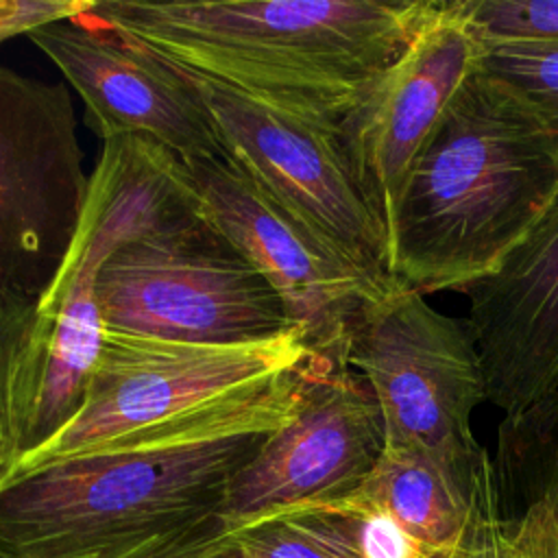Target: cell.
<instances>
[{
	"label": "cell",
	"instance_id": "cell-8",
	"mask_svg": "<svg viewBox=\"0 0 558 558\" xmlns=\"http://www.w3.org/2000/svg\"><path fill=\"white\" fill-rule=\"evenodd\" d=\"M89 174L65 85L0 63V281L35 301L76 235Z\"/></svg>",
	"mask_w": 558,
	"mask_h": 558
},
{
	"label": "cell",
	"instance_id": "cell-2",
	"mask_svg": "<svg viewBox=\"0 0 558 558\" xmlns=\"http://www.w3.org/2000/svg\"><path fill=\"white\" fill-rule=\"evenodd\" d=\"M436 0H96L89 13L177 68L340 126Z\"/></svg>",
	"mask_w": 558,
	"mask_h": 558
},
{
	"label": "cell",
	"instance_id": "cell-18",
	"mask_svg": "<svg viewBox=\"0 0 558 558\" xmlns=\"http://www.w3.org/2000/svg\"><path fill=\"white\" fill-rule=\"evenodd\" d=\"M327 504L342 514L360 558H438L408 534L388 512L362 499L357 493Z\"/></svg>",
	"mask_w": 558,
	"mask_h": 558
},
{
	"label": "cell",
	"instance_id": "cell-17",
	"mask_svg": "<svg viewBox=\"0 0 558 558\" xmlns=\"http://www.w3.org/2000/svg\"><path fill=\"white\" fill-rule=\"evenodd\" d=\"M482 41H558V0H460Z\"/></svg>",
	"mask_w": 558,
	"mask_h": 558
},
{
	"label": "cell",
	"instance_id": "cell-20",
	"mask_svg": "<svg viewBox=\"0 0 558 558\" xmlns=\"http://www.w3.org/2000/svg\"><path fill=\"white\" fill-rule=\"evenodd\" d=\"M501 558H558V504H534L506 523Z\"/></svg>",
	"mask_w": 558,
	"mask_h": 558
},
{
	"label": "cell",
	"instance_id": "cell-13",
	"mask_svg": "<svg viewBox=\"0 0 558 558\" xmlns=\"http://www.w3.org/2000/svg\"><path fill=\"white\" fill-rule=\"evenodd\" d=\"M26 37L78 92L89 126L102 142L146 137L183 163L225 155L190 74L89 11Z\"/></svg>",
	"mask_w": 558,
	"mask_h": 558
},
{
	"label": "cell",
	"instance_id": "cell-11",
	"mask_svg": "<svg viewBox=\"0 0 558 558\" xmlns=\"http://www.w3.org/2000/svg\"><path fill=\"white\" fill-rule=\"evenodd\" d=\"M384 449V418L366 379L347 362L316 353L288 421L231 480L220 527L342 499L364 484Z\"/></svg>",
	"mask_w": 558,
	"mask_h": 558
},
{
	"label": "cell",
	"instance_id": "cell-10",
	"mask_svg": "<svg viewBox=\"0 0 558 558\" xmlns=\"http://www.w3.org/2000/svg\"><path fill=\"white\" fill-rule=\"evenodd\" d=\"M185 72L207 102L222 153L238 168L353 264L379 279H395L384 227L355 183L340 126L268 107Z\"/></svg>",
	"mask_w": 558,
	"mask_h": 558
},
{
	"label": "cell",
	"instance_id": "cell-19",
	"mask_svg": "<svg viewBox=\"0 0 558 558\" xmlns=\"http://www.w3.org/2000/svg\"><path fill=\"white\" fill-rule=\"evenodd\" d=\"M37 301L0 281V480L13 464L11 456V390L17 362L33 325Z\"/></svg>",
	"mask_w": 558,
	"mask_h": 558
},
{
	"label": "cell",
	"instance_id": "cell-3",
	"mask_svg": "<svg viewBox=\"0 0 558 558\" xmlns=\"http://www.w3.org/2000/svg\"><path fill=\"white\" fill-rule=\"evenodd\" d=\"M558 194V142L486 72L414 166L388 235L390 275L429 294L493 275Z\"/></svg>",
	"mask_w": 558,
	"mask_h": 558
},
{
	"label": "cell",
	"instance_id": "cell-1",
	"mask_svg": "<svg viewBox=\"0 0 558 558\" xmlns=\"http://www.w3.org/2000/svg\"><path fill=\"white\" fill-rule=\"evenodd\" d=\"M299 368L122 447L0 482V558H172L220 530L235 473L299 403Z\"/></svg>",
	"mask_w": 558,
	"mask_h": 558
},
{
	"label": "cell",
	"instance_id": "cell-21",
	"mask_svg": "<svg viewBox=\"0 0 558 558\" xmlns=\"http://www.w3.org/2000/svg\"><path fill=\"white\" fill-rule=\"evenodd\" d=\"M96 0H0V41L28 35L39 26L78 17Z\"/></svg>",
	"mask_w": 558,
	"mask_h": 558
},
{
	"label": "cell",
	"instance_id": "cell-7",
	"mask_svg": "<svg viewBox=\"0 0 558 558\" xmlns=\"http://www.w3.org/2000/svg\"><path fill=\"white\" fill-rule=\"evenodd\" d=\"M347 364L377 399L386 445L416 449L469 480L493 473L471 427L486 401V375L466 320L440 314L397 283L362 307Z\"/></svg>",
	"mask_w": 558,
	"mask_h": 558
},
{
	"label": "cell",
	"instance_id": "cell-9",
	"mask_svg": "<svg viewBox=\"0 0 558 558\" xmlns=\"http://www.w3.org/2000/svg\"><path fill=\"white\" fill-rule=\"evenodd\" d=\"M198 214L272 286L312 351L347 362L362 307L395 288L262 190L227 155L185 161Z\"/></svg>",
	"mask_w": 558,
	"mask_h": 558
},
{
	"label": "cell",
	"instance_id": "cell-16",
	"mask_svg": "<svg viewBox=\"0 0 558 558\" xmlns=\"http://www.w3.org/2000/svg\"><path fill=\"white\" fill-rule=\"evenodd\" d=\"M480 70L558 142V41H484Z\"/></svg>",
	"mask_w": 558,
	"mask_h": 558
},
{
	"label": "cell",
	"instance_id": "cell-15",
	"mask_svg": "<svg viewBox=\"0 0 558 558\" xmlns=\"http://www.w3.org/2000/svg\"><path fill=\"white\" fill-rule=\"evenodd\" d=\"M172 558H360L331 504L279 510L246 525L218 530Z\"/></svg>",
	"mask_w": 558,
	"mask_h": 558
},
{
	"label": "cell",
	"instance_id": "cell-14",
	"mask_svg": "<svg viewBox=\"0 0 558 558\" xmlns=\"http://www.w3.org/2000/svg\"><path fill=\"white\" fill-rule=\"evenodd\" d=\"M486 399L517 416L558 392V194L501 266L466 290Z\"/></svg>",
	"mask_w": 558,
	"mask_h": 558
},
{
	"label": "cell",
	"instance_id": "cell-6",
	"mask_svg": "<svg viewBox=\"0 0 558 558\" xmlns=\"http://www.w3.org/2000/svg\"><path fill=\"white\" fill-rule=\"evenodd\" d=\"M312 353L301 331L253 344H190L105 327L98 362L72 421L22 456L2 480L122 447L294 371Z\"/></svg>",
	"mask_w": 558,
	"mask_h": 558
},
{
	"label": "cell",
	"instance_id": "cell-4",
	"mask_svg": "<svg viewBox=\"0 0 558 558\" xmlns=\"http://www.w3.org/2000/svg\"><path fill=\"white\" fill-rule=\"evenodd\" d=\"M196 205L185 163L146 137L102 142L70 251L39 296L11 390L13 464L76 414L105 323L96 281L107 257ZM11 464V466H13Z\"/></svg>",
	"mask_w": 558,
	"mask_h": 558
},
{
	"label": "cell",
	"instance_id": "cell-12",
	"mask_svg": "<svg viewBox=\"0 0 558 558\" xmlns=\"http://www.w3.org/2000/svg\"><path fill=\"white\" fill-rule=\"evenodd\" d=\"M482 50L460 0H436L403 54L340 122L351 172L386 242L414 166L477 72Z\"/></svg>",
	"mask_w": 558,
	"mask_h": 558
},
{
	"label": "cell",
	"instance_id": "cell-5",
	"mask_svg": "<svg viewBox=\"0 0 558 558\" xmlns=\"http://www.w3.org/2000/svg\"><path fill=\"white\" fill-rule=\"evenodd\" d=\"M96 299L107 329L190 344H253L299 331L272 286L198 214L118 246Z\"/></svg>",
	"mask_w": 558,
	"mask_h": 558
}]
</instances>
